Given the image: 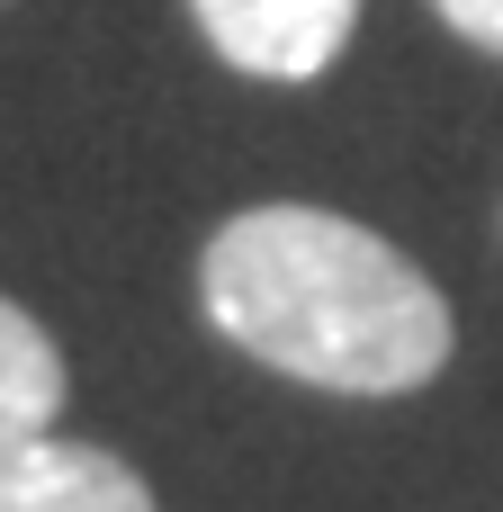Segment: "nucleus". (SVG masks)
Returning a JSON list of instances; mask_svg holds the SVG:
<instances>
[{"label":"nucleus","mask_w":503,"mask_h":512,"mask_svg":"<svg viewBox=\"0 0 503 512\" xmlns=\"http://www.w3.org/2000/svg\"><path fill=\"white\" fill-rule=\"evenodd\" d=\"M0 512H153V486L81 441H18L0 450Z\"/></svg>","instance_id":"7ed1b4c3"},{"label":"nucleus","mask_w":503,"mask_h":512,"mask_svg":"<svg viewBox=\"0 0 503 512\" xmlns=\"http://www.w3.org/2000/svg\"><path fill=\"white\" fill-rule=\"evenodd\" d=\"M54 414H63V351L45 342L27 306L0 297V450L54 432Z\"/></svg>","instance_id":"20e7f679"},{"label":"nucleus","mask_w":503,"mask_h":512,"mask_svg":"<svg viewBox=\"0 0 503 512\" xmlns=\"http://www.w3.org/2000/svg\"><path fill=\"white\" fill-rule=\"evenodd\" d=\"M207 324L279 378L333 396H405L450 360L441 288L333 207H243L198 261Z\"/></svg>","instance_id":"f257e3e1"},{"label":"nucleus","mask_w":503,"mask_h":512,"mask_svg":"<svg viewBox=\"0 0 503 512\" xmlns=\"http://www.w3.org/2000/svg\"><path fill=\"white\" fill-rule=\"evenodd\" d=\"M441 18L468 36V45H486V54H503V0H441Z\"/></svg>","instance_id":"39448f33"},{"label":"nucleus","mask_w":503,"mask_h":512,"mask_svg":"<svg viewBox=\"0 0 503 512\" xmlns=\"http://www.w3.org/2000/svg\"><path fill=\"white\" fill-rule=\"evenodd\" d=\"M198 36L252 81H315L360 27V0H189Z\"/></svg>","instance_id":"f03ea898"}]
</instances>
